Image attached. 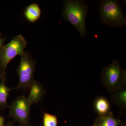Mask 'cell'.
Wrapping results in <instances>:
<instances>
[{"mask_svg":"<svg viewBox=\"0 0 126 126\" xmlns=\"http://www.w3.org/2000/svg\"><path fill=\"white\" fill-rule=\"evenodd\" d=\"M100 21L104 24L115 28L126 25V18L118 0H101L98 3Z\"/></svg>","mask_w":126,"mask_h":126,"instance_id":"2","label":"cell"},{"mask_svg":"<svg viewBox=\"0 0 126 126\" xmlns=\"http://www.w3.org/2000/svg\"><path fill=\"white\" fill-rule=\"evenodd\" d=\"M20 62L17 68L19 76L18 85L13 89L27 90L34 81V74L37 62L28 52H24L20 55Z\"/></svg>","mask_w":126,"mask_h":126,"instance_id":"4","label":"cell"},{"mask_svg":"<svg viewBox=\"0 0 126 126\" xmlns=\"http://www.w3.org/2000/svg\"><path fill=\"white\" fill-rule=\"evenodd\" d=\"M2 35V33H0V50L2 48L3 46L4 45V43H5V41L7 39L6 38H2L1 37Z\"/></svg>","mask_w":126,"mask_h":126,"instance_id":"14","label":"cell"},{"mask_svg":"<svg viewBox=\"0 0 126 126\" xmlns=\"http://www.w3.org/2000/svg\"><path fill=\"white\" fill-rule=\"evenodd\" d=\"M29 88L30 94L27 99L31 104L40 101L46 92L43 85L35 80L32 83Z\"/></svg>","mask_w":126,"mask_h":126,"instance_id":"8","label":"cell"},{"mask_svg":"<svg viewBox=\"0 0 126 126\" xmlns=\"http://www.w3.org/2000/svg\"><path fill=\"white\" fill-rule=\"evenodd\" d=\"M6 79L2 78L0 81V111H3L9 107L7 99L10 92L13 88L8 87L5 84Z\"/></svg>","mask_w":126,"mask_h":126,"instance_id":"10","label":"cell"},{"mask_svg":"<svg viewBox=\"0 0 126 126\" xmlns=\"http://www.w3.org/2000/svg\"><path fill=\"white\" fill-rule=\"evenodd\" d=\"M27 42L22 35L14 37L9 43L4 45L0 50V68L6 75L7 65L16 55L23 53L27 46Z\"/></svg>","mask_w":126,"mask_h":126,"instance_id":"5","label":"cell"},{"mask_svg":"<svg viewBox=\"0 0 126 126\" xmlns=\"http://www.w3.org/2000/svg\"><path fill=\"white\" fill-rule=\"evenodd\" d=\"M2 78H6V75L4 74L2 72L1 69L0 68V81Z\"/></svg>","mask_w":126,"mask_h":126,"instance_id":"17","label":"cell"},{"mask_svg":"<svg viewBox=\"0 0 126 126\" xmlns=\"http://www.w3.org/2000/svg\"><path fill=\"white\" fill-rule=\"evenodd\" d=\"M31 105L26 97L24 96H18L11 105L9 106V116L19 123L20 126H31L30 118Z\"/></svg>","mask_w":126,"mask_h":126,"instance_id":"6","label":"cell"},{"mask_svg":"<svg viewBox=\"0 0 126 126\" xmlns=\"http://www.w3.org/2000/svg\"><path fill=\"white\" fill-rule=\"evenodd\" d=\"M101 76L102 82L110 93L126 85V70L122 68L117 60L102 69Z\"/></svg>","mask_w":126,"mask_h":126,"instance_id":"3","label":"cell"},{"mask_svg":"<svg viewBox=\"0 0 126 126\" xmlns=\"http://www.w3.org/2000/svg\"><path fill=\"white\" fill-rule=\"evenodd\" d=\"M4 126H15L14 125V123L12 122H8L6 124H5Z\"/></svg>","mask_w":126,"mask_h":126,"instance_id":"18","label":"cell"},{"mask_svg":"<svg viewBox=\"0 0 126 126\" xmlns=\"http://www.w3.org/2000/svg\"><path fill=\"white\" fill-rule=\"evenodd\" d=\"M89 8L85 0L64 1L62 17L76 27L81 37L87 36L86 18Z\"/></svg>","mask_w":126,"mask_h":126,"instance_id":"1","label":"cell"},{"mask_svg":"<svg viewBox=\"0 0 126 126\" xmlns=\"http://www.w3.org/2000/svg\"><path fill=\"white\" fill-rule=\"evenodd\" d=\"M94 108L98 116H103L110 111V102L106 98L99 97L94 101Z\"/></svg>","mask_w":126,"mask_h":126,"instance_id":"11","label":"cell"},{"mask_svg":"<svg viewBox=\"0 0 126 126\" xmlns=\"http://www.w3.org/2000/svg\"><path fill=\"white\" fill-rule=\"evenodd\" d=\"M92 126H101L99 122V116H98L95 119V121L93 125Z\"/></svg>","mask_w":126,"mask_h":126,"instance_id":"15","label":"cell"},{"mask_svg":"<svg viewBox=\"0 0 126 126\" xmlns=\"http://www.w3.org/2000/svg\"><path fill=\"white\" fill-rule=\"evenodd\" d=\"M43 126H57L58 119L55 115L45 112L43 116Z\"/></svg>","mask_w":126,"mask_h":126,"instance_id":"13","label":"cell"},{"mask_svg":"<svg viewBox=\"0 0 126 126\" xmlns=\"http://www.w3.org/2000/svg\"><path fill=\"white\" fill-rule=\"evenodd\" d=\"M98 116L101 126H119L123 125L122 122L120 119L116 118L111 111L106 115Z\"/></svg>","mask_w":126,"mask_h":126,"instance_id":"12","label":"cell"},{"mask_svg":"<svg viewBox=\"0 0 126 126\" xmlns=\"http://www.w3.org/2000/svg\"><path fill=\"white\" fill-rule=\"evenodd\" d=\"M110 99L119 109L120 116L126 112V85L111 93Z\"/></svg>","mask_w":126,"mask_h":126,"instance_id":"7","label":"cell"},{"mask_svg":"<svg viewBox=\"0 0 126 126\" xmlns=\"http://www.w3.org/2000/svg\"><path fill=\"white\" fill-rule=\"evenodd\" d=\"M41 10L38 4L34 3L27 6L24 12L26 18L31 23H34L40 17Z\"/></svg>","mask_w":126,"mask_h":126,"instance_id":"9","label":"cell"},{"mask_svg":"<svg viewBox=\"0 0 126 126\" xmlns=\"http://www.w3.org/2000/svg\"><path fill=\"white\" fill-rule=\"evenodd\" d=\"M4 119L0 115V126H4Z\"/></svg>","mask_w":126,"mask_h":126,"instance_id":"16","label":"cell"}]
</instances>
